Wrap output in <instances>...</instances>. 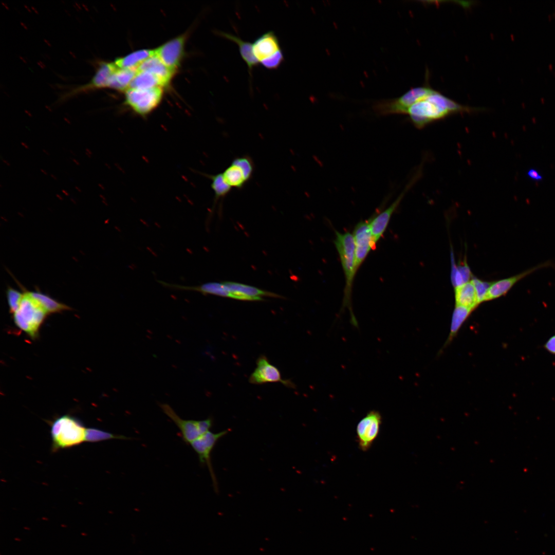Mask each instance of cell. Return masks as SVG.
<instances>
[{
    "instance_id": "ab89813d",
    "label": "cell",
    "mask_w": 555,
    "mask_h": 555,
    "mask_svg": "<svg viewBox=\"0 0 555 555\" xmlns=\"http://www.w3.org/2000/svg\"><path fill=\"white\" fill-rule=\"evenodd\" d=\"M40 171L41 172V173L42 174H43L45 175H48L47 172L45 170H44L43 169H41Z\"/></svg>"
},
{
    "instance_id": "8992f818",
    "label": "cell",
    "mask_w": 555,
    "mask_h": 555,
    "mask_svg": "<svg viewBox=\"0 0 555 555\" xmlns=\"http://www.w3.org/2000/svg\"><path fill=\"white\" fill-rule=\"evenodd\" d=\"M162 94V87L147 89L129 88L126 91L125 103L135 113L144 117L159 105Z\"/></svg>"
},
{
    "instance_id": "277c9868",
    "label": "cell",
    "mask_w": 555,
    "mask_h": 555,
    "mask_svg": "<svg viewBox=\"0 0 555 555\" xmlns=\"http://www.w3.org/2000/svg\"><path fill=\"white\" fill-rule=\"evenodd\" d=\"M48 314L30 292L25 291L18 309L13 313V319L20 329L34 339Z\"/></svg>"
},
{
    "instance_id": "5bb4252c",
    "label": "cell",
    "mask_w": 555,
    "mask_h": 555,
    "mask_svg": "<svg viewBox=\"0 0 555 555\" xmlns=\"http://www.w3.org/2000/svg\"><path fill=\"white\" fill-rule=\"evenodd\" d=\"M353 236L355 244V264L356 271L362 264L371 250L376 247L373 241L369 221H361L355 227Z\"/></svg>"
},
{
    "instance_id": "484cf974",
    "label": "cell",
    "mask_w": 555,
    "mask_h": 555,
    "mask_svg": "<svg viewBox=\"0 0 555 555\" xmlns=\"http://www.w3.org/2000/svg\"><path fill=\"white\" fill-rule=\"evenodd\" d=\"M222 175L225 181L231 188L241 189L247 181L242 170L232 163L225 170Z\"/></svg>"
},
{
    "instance_id": "d6a6232c",
    "label": "cell",
    "mask_w": 555,
    "mask_h": 555,
    "mask_svg": "<svg viewBox=\"0 0 555 555\" xmlns=\"http://www.w3.org/2000/svg\"><path fill=\"white\" fill-rule=\"evenodd\" d=\"M472 280L476 291L478 303L479 304L484 302L486 294L491 282L484 281L477 278H472Z\"/></svg>"
},
{
    "instance_id": "60d3db41",
    "label": "cell",
    "mask_w": 555,
    "mask_h": 555,
    "mask_svg": "<svg viewBox=\"0 0 555 555\" xmlns=\"http://www.w3.org/2000/svg\"><path fill=\"white\" fill-rule=\"evenodd\" d=\"M2 161L6 165H7L8 166H10L11 165L10 163L8 162V161H7V160H6L5 159H2Z\"/></svg>"
},
{
    "instance_id": "ba28073f",
    "label": "cell",
    "mask_w": 555,
    "mask_h": 555,
    "mask_svg": "<svg viewBox=\"0 0 555 555\" xmlns=\"http://www.w3.org/2000/svg\"><path fill=\"white\" fill-rule=\"evenodd\" d=\"M228 432V431L224 430L215 433L209 431L190 443L193 449L197 454L200 463L207 465L215 490H218V485L211 461V453L218 439Z\"/></svg>"
},
{
    "instance_id": "f1b7e54d",
    "label": "cell",
    "mask_w": 555,
    "mask_h": 555,
    "mask_svg": "<svg viewBox=\"0 0 555 555\" xmlns=\"http://www.w3.org/2000/svg\"><path fill=\"white\" fill-rule=\"evenodd\" d=\"M209 177L212 181L211 187L215 198L224 197L230 192L232 188L225 181L222 173L210 175Z\"/></svg>"
},
{
    "instance_id": "ac0fdd59",
    "label": "cell",
    "mask_w": 555,
    "mask_h": 555,
    "mask_svg": "<svg viewBox=\"0 0 555 555\" xmlns=\"http://www.w3.org/2000/svg\"><path fill=\"white\" fill-rule=\"evenodd\" d=\"M137 71H146L154 74L164 86L169 83L175 72L163 63L155 54L143 62L137 68Z\"/></svg>"
},
{
    "instance_id": "e0dca14e",
    "label": "cell",
    "mask_w": 555,
    "mask_h": 555,
    "mask_svg": "<svg viewBox=\"0 0 555 555\" xmlns=\"http://www.w3.org/2000/svg\"><path fill=\"white\" fill-rule=\"evenodd\" d=\"M117 69L118 67L115 63L102 62L90 82L72 91V94L85 90L107 87L108 80Z\"/></svg>"
},
{
    "instance_id": "e575fe53",
    "label": "cell",
    "mask_w": 555,
    "mask_h": 555,
    "mask_svg": "<svg viewBox=\"0 0 555 555\" xmlns=\"http://www.w3.org/2000/svg\"><path fill=\"white\" fill-rule=\"evenodd\" d=\"M527 175L531 180L541 181L543 179L542 175L535 169L531 168L528 170L527 172Z\"/></svg>"
},
{
    "instance_id": "74e56055",
    "label": "cell",
    "mask_w": 555,
    "mask_h": 555,
    "mask_svg": "<svg viewBox=\"0 0 555 555\" xmlns=\"http://www.w3.org/2000/svg\"><path fill=\"white\" fill-rule=\"evenodd\" d=\"M61 191H62V193H63L66 196H68L69 195V192L67 191H66V190L62 189Z\"/></svg>"
},
{
    "instance_id": "d4e9b609",
    "label": "cell",
    "mask_w": 555,
    "mask_h": 555,
    "mask_svg": "<svg viewBox=\"0 0 555 555\" xmlns=\"http://www.w3.org/2000/svg\"><path fill=\"white\" fill-rule=\"evenodd\" d=\"M473 310V309L471 308L455 305L452 314L450 331L447 343L450 342L456 335L460 327Z\"/></svg>"
},
{
    "instance_id": "8d00e7d4",
    "label": "cell",
    "mask_w": 555,
    "mask_h": 555,
    "mask_svg": "<svg viewBox=\"0 0 555 555\" xmlns=\"http://www.w3.org/2000/svg\"><path fill=\"white\" fill-rule=\"evenodd\" d=\"M21 144L22 145V146H23L26 149H29V146H28V145L27 143H26L25 142H21Z\"/></svg>"
},
{
    "instance_id": "6da1fadb",
    "label": "cell",
    "mask_w": 555,
    "mask_h": 555,
    "mask_svg": "<svg viewBox=\"0 0 555 555\" xmlns=\"http://www.w3.org/2000/svg\"><path fill=\"white\" fill-rule=\"evenodd\" d=\"M480 110L481 108L460 104L435 90L424 99L413 104L406 115L415 127L421 129L453 115Z\"/></svg>"
},
{
    "instance_id": "d6986e66",
    "label": "cell",
    "mask_w": 555,
    "mask_h": 555,
    "mask_svg": "<svg viewBox=\"0 0 555 555\" xmlns=\"http://www.w3.org/2000/svg\"><path fill=\"white\" fill-rule=\"evenodd\" d=\"M455 305L474 309L478 305L472 280L454 288Z\"/></svg>"
},
{
    "instance_id": "30bf717a",
    "label": "cell",
    "mask_w": 555,
    "mask_h": 555,
    "mask_svg": "<svg viewBox=\"0 0 555 555\" xmlns=\"http://www.w3.org/2000/svg\"><path fill=\"white\" fill-rule=\"evenodd\" d=\"M420 176L416 174L406 186L403 191L396 200L385 210L378 214L369 221V225L372 233L373 241L376 245L378 241L383 235L389 223L391 217L398 208L404 195L414 184Z\"/></svg>"
},
{
    "instance_id": "7bdbcfd3",
    "label": "cell",
    "mask_w": 555,
    "mask_h": 555,
    "mask_svg": "<svg viewBox=\"0 0 555 555\" xmlns=\"http://www.w3.org/2000/svg\"><path fill=\"white\" fill-rule=\"evenodd\" d=\"M75 189H76V190H77V191H78L79 192H80V193L82 192V190H81V188H80V187H79L78 186H76L75 187Z\"/></svg>"
},
{
    "instance_id": "7a4b0ae2",
    "label": "cell",
    "mask_w": 555,
    "mask_h": 555,
    "mask_svg": "<svg viewBox=\"0 0 555 555\" xmlns=\"http://www.w3.org/2000/svg\"><path fill=\"white\" fill-rule=\"evenodd\" d=\"M334 244L338 252L345 277V288L343 307L348 308L350 313V322L357 327V321L352 311L351 293L354 277L356 273L355 264V244L353 235L348 232L340 233L335 231Z\"/></svg>"
},
{
    "instance_id": "9a60e30c",
    "label": "cell",
    "mask_w": 555,
    "mask_h": 555,
    "mask_svg": "<svg viewBox=\"0 0 555 555\" xmlns=\"http://www.w3.org/2000/svg\"><path fill=\"white\" fill-rule=\"evenodd\" d=\"M228 290L232 293L233 299L249 301H264L263 297L284 299L282 295L274 292L262 290L257 287L234 282H223Z\"/></svg>"
},
{
    "instance_id": "f35d334b",
    "label": "cell",
    "mask_w": 555,
    "mask_h": 555,
    "mask_svg": "<svg viewBox=\"0 0 555 555\" xmlns=\"http://www.w3.org/2000/svg\"><path fill=\"white\" fill-rule=\"evenodd\" d=\"M72 160L74 162V163H75L77 165H80V163L78 160H77V159H76L75 158H73V159H72Z\"/></svg>"
},
{
    "instance_id": "2e32d148",
    "label": "cell",
    "mask_w": 555,
    "mask_h": 555,
    "mask_svg": "<svg viewBox=\"0 0 555 555\" xmlns=\"http://www.w3.org/2000/svg\"><path fill=\"white\" fill-rule=\"evenodd\" d=\"M252 47L253 54L260 63L281 50L278 38L272 31L258 37L252 44Z\"/></svg>"
},
{
    "instance_id": "cb8c5ba5",
    "label": "cell",
    "mask_w": 555,
    "mask_h": 555,
    "mask_svg": "<svg viewBox=\"0 0 555 555\" xmlns=\"http://www.w3.org/2000/svg\"><path fill=\"white\" fill-rule=\"evenodd\" d=\"M30 292L31 295L38 301L48 314L70 310L68 306L58 302L40 291Z\"/></svg>"
},
{
    "instance_id": "9c48e42d",
    "label": "cell",
    "mask_w": 555,
    "mask_h": 555,
    "mask_svg": "<svg viewBox=\"0 0 555 555\" xmlns=\"http://www.w3.org/2000/svg\"><path fill=\"white\" fill-rule=\"evenodd\" d=\"M552 265V261H546L514 275L491 282L486 294L484 302L505 296L517 283L522 279L538 270Z\"/></svg>"
},
{
    "instance_id": "d590c367",
    "label": "cell",
    "mask_w": 555,
    "mask_h": 555,
    "mask_svg": "<svg viewBox=\"0 0 555 555\" xmlns=\"http://www.w3.org/2000/svg\"><path fill=\"white\" fill-rule=\"evenodd\" d=\"M85 154L88 158H91L92 153L89 149L86 148L85 149Z\"/></svg>"
},
{
    "instance_id": "603a6c76",
    "label": "cell",
    "mask_w": 555,
    "mask_h": 555,
    "mask_svg": "<svg viewBox=\"0 0 555 555\" xmlns=\"http://www.w3.org/2000/svg\"><path fill=\"white\" fill-rule=\"evenodd\" d=\"M164 86L162 82L154 74L146 71H137L129 88L147 89Z\"/></svg>"
},
{
    "instance_id": "52a82bcc",
    "label": "cell",
    "mask_w": 555,
    "mask_h": 555,
    "mask_svg": "<svg viewBox=\"0 0 555 555\" xmlns=\"http://www.w3.org/2000/svg\"><path fill=\"white\" fill-rule=\"evenodd\" d=\"M160 408L179 429L183 441L187 444L209 431L212 425L210 418L201 420H186L180 418L168 404L160 403Z\"/></svg>"
},
{
    "instance_id": "1f68e13d",
    "label": "cell",
    "mask_w": 555,
    "mask_h": 555,
    "mask_svg": "<svg viewBox=\"0 0 555 555\" xmlns=\"http://www.w3.org/2000/svg\"><path fill=\"white\" fill-rule=\"evenodd\" d=\"M284 60L283 51L280 50L271 57L262 61L260 63L267 69L273 70L278 68L283 62Z\"/></svg>"
},
{
    "instance_id": "b9f144b4",
    "label": "cell",
    "mask_w": 555,
    "mask_h": 555,
    "mask_svg": "<svg viewBox=\"0 0 555 555\" xmlns=\"http://www.w3.org/2000/svg\"><path fill=\"white\" fill-rule=\"evenodd\" d=\"M50 177L55 180H57L58 179V177L53 174H50Z\"/></svg>"
},
{
    "instance_id": "44dd1931",
    "label": "cell",
    "mask_w": 555,
    "mask_h": 555,
    "mask_svg": "<svg viewBox=\"0 0 555 555\" xmlns=\"http://www.w3.org/2000/svg\"><path fill=\"white\" fill-rule=\"evenodd\" d=\"M219 34L224 38L233 41L238 45L240 54L243 60L246 63L250 73L253 67L256 66L258 63L253 54L252 44L244 41L239 38L231 34L223 32H219Z\"/></svg>"
},
{
    "instance_id": "7c38bea8",
    "label": "cell",
    "mask_w": 555,
    "mask_h": 555,
    "mask_svg": "<svg viewBox=\"0 0 555 555\" xmlns=\"http://www.w3.org/2000/svg\"><path fill=\"white\" fill-rule=\"evenodd\" d=\"M186 34H182L165 43L156 50L155 55L168 67L175 71L184 52Z\"/></svg>"
},
{
    "instance_id": "7402d4cb",
    "label": "cell",
    "mask_w": 555,
    "mask_h": 555,
    "mask_svg": "<svg viewBox=\"0 0 555 555\" xmlns=\"http://www.w3.org/2000/svg\"><path fill=\"white\" fill-rule=\"evenodd\" d=\"M137 72V69L118 68L108 80L107 87L119 91L127 90Z\"/></svg>"
},
{
    "instance_id": "f546056e",
    "label": "cell",
    "mask_w": 555,
    "mask_h": 555,
    "mask_svg": "<svg viewBox=\"0 0 555 555\" xmlns=\"http://www.w3.org/2000/svg\"><path fill=\"white\" fill-rule=\"evenodd\" d=\"M231 163L237 165L243 171L245 178L248 181L252 177L254 172V163L251 158L247 156L235 158Z\"/></svg>"
},
{
    "instance_id": "ee69618b",
    "label": "cell",
    "mask_w": 555,
    "mask_h": 555,
    "mask_svg": "<svg viewBox=\"0 0 555 555\" xmlns=\"http://www.w3.org/2000/svg\"><path fill=\"white\" fill-rule=\"evenodd\" d=\"M43 152H44V153H45V154H46V155H48V156L50 155V153H49V152H48V151H47L46 150H45V149H43Z\"/></svg>"
},
{
    "instance_id": "83f0119b",
    "label": "cell",
    "mask_w": 555,
    "mask_h": 555,
    "mask_svg": "<svg viewBox=\"0 0 555 555\" xmlns=\"http://www.w3.org/2000/svg\"><path fill=\"white\" fill-rule=\"evenodd\" d=\"M472 273L467 263L452 267L451 280L454 288L470 281Z\"/></svg>"
},
{
    "instance_id": "4dcf8cb0",
    "label": "cell",
    "mask_w": 555,
    "mask_h": 555,
    "mask_svg": "<svg viewBox=\"0 0 555 555\" xmlns=\"http://www.w3.org/2000/svg\"><path fill=\"white\" fill-rule=\"evenodd\" d=\"M23 295V292L11 287L7 289L6 297L10 313L12 314L18 308Z\"/></svg>"
},
{
    "instance_id": "8fae6325",
    "label": "cell",
    "mask_w": 555,
    "mask_h": 555,
    "mask_svg": "<svg viewBox=\"0 0 555 555\" xmlns=\"http://www.w3.org/2000/svg\"><path fill=\"white\" fill-rule=\"evenodd\" d=\"M249 382L255 384L268 382H281L287 387L294 388V384L289 380L283 379L279 369L271 364L265 356H260L256 361V367L249 377Z\"/></svg>"
},
{
    "instance_id": "836d02e7",
    "label": "cell",
    "mask_w": 555,
    "mask_h": 555,
    "mask_svg": "<svg viewBox=\"0 0 555 555\" xmlns=\"http://www.w3.org/2000/svg\"><path fill=\"white\" fill-rule=\"evenodd\" d=\"M544 347L549 353L555 355V335L547 340L544 345Z\"/></svg>"
},
{
    "instance_id": "5b68a950",
    "label": "cell",
    "mask_w": 555,
    "mask_h": 555,
    "mask_svg": "<svg viewBox=\"0 0 555 555\" xmlns=\"http://www.w3.org/2000/svg\"><path fill=\"white\" fill-rule=\"evenodd\" d=\"M435 91L427 83L423 86L411 88L398 98L381 100L375 103L373 108L378 115H406L414 103L424 99Z\"/></svg>"
},
{
    "instance_id": "bcb514c9",
    "label": "cell",
    "mask_w": 555,
    "mask_h": 555,
    "mask_svg": "<svg viewBox=\"0 0 555 555\" xmlns=\"http://www.w3.org/2000/svg\"><path fill=\"white\" fill-rule=\"evenodd\" d=\"M70 153H71V154H72V155H75V153H73V152H72V151H71V150L70 151Z\"/></svg>"
},
{
    "instance_id": "4fadbf2b",
    "label": "cell",
    "mask_w": 555,
    "mask_h": 555,
    "mask_svg": "<svg viewBox=\"0 0 555 555\" xmlns=\"http://www.w3.org/2000/svg\"><path fill=\"white\" fill-rule=\"evenodd\" d=\"M381 416L378 411L369 412L358 423L357 427L358 441L360 448L366 450L377 437Z\"/></svg>"
},
{
    "instance_id": "f6af8a7d",
    "label": "cell",
    "mask_w": 555,
    "mask_h": 555,
    "mask_svg": "<svg viewBox=\"0 0 555 555\" xmlns=\"http://www.w3.org/2000/svg\"><path fill=\"white\" fill-rule=\"evenodd\" d=\"M56 196L60 200H63L62 197L59 194H56Z\"/></svg>"
},
{
    "instance_id": "ffe728a7",
    "label": "cell",
    "mask_w": 555,
    "mask_h": 555,
    "mask_svg": "<svg viewBox=\"0 0 555 555\" xmlns=\"http://www.w3.org/2000/svg\"><path fill=\"white\" fill-rule=\"evenodd\" d=\"M154 55L155 50H139L117 59L114 63L119 68L137 69L143 62Z\"/></svg>"
},
{
    "instance_id": "3957f363",
    "label": "cell",
    "mask_w": 555,
    "mask_h": 555,
    "mask_svg": "<svg viewBox=\"0 0 555 555\" xmlns=\"http://www.w3.org/2000/svg\"><path fill=\"white\" fill-rule=\"evenodd\" d=\"M52 451L69 448L85 441L86 428L69 415L58 417L50 423Z\"/></svg>"
},
{
    "instance_id": "4316f807",
    "label": "cell",
    "mask_w": 555,
    "mask_h": 555,
    "mask_svg": "<svg viewBox=\"0 0 555 555\" xmlns=\"http://www.w3.org/2000/svg\"><path fill=\"white\" fill-rule=\"evenodd\" d=\"M131 440L132 438L114 434L96 428H86L85 441L98 442L110 439Z\"/></svg>"
}]
</instances>
